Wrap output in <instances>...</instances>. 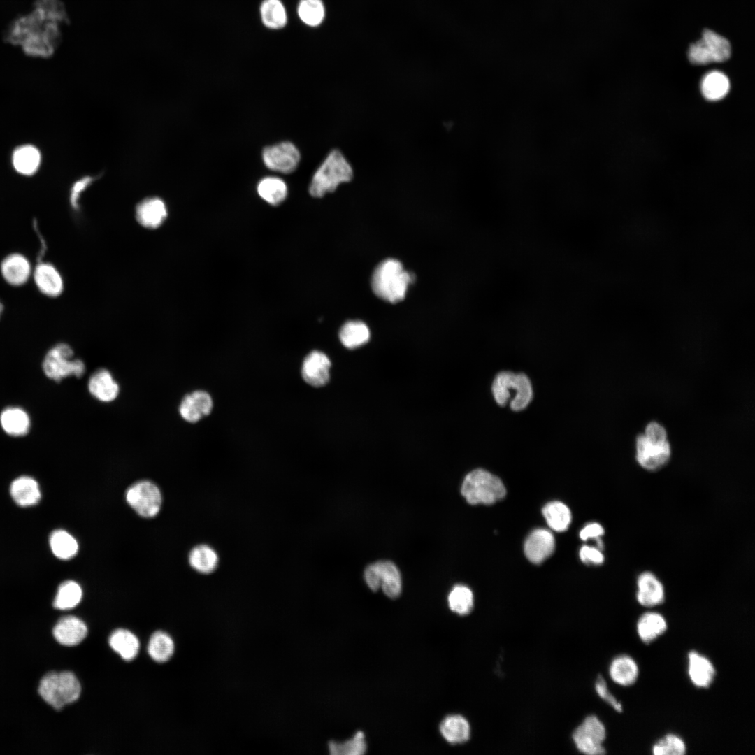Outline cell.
<instances>
[{
    "instance_id": "6da1fadb",
    "label": "cell",
    "mask_w": 755,
    "mask_h": 755,
    "mask_svg": "<svg viewBox=\"0 0 755 755\" xmlns=\"http://www.w3.org/2000/svg\"><path fill=\"white\" fill-rule=\"evenodd\" d=\"M62 24L49 18L34 7L28 14L17 17L7 28L6 40L21 47L29 56L49 57L62 41Z\"/></svg>"
},
{
    "instance_id": "7a4b0ae2",
    "label": "cell",
    "mask_w": 755,
    "mask_h": 755,
    "mask_svg": "<svg viewBox=\"0 0 755 755\" xmlns=\"http://www.w3.org/2000/svg\"><path fill=\"white\" fill-rule=\"evenodd\" d=\"M354 178V169L343 153L331 150L314 173L309 185L310 194L321 198L334 192L340 185L348 183Z\"/></svg>"
},
{
    "instance_id": "3957f363",
    "label": "cell",
    "mask_w": 755,
    "mask_h": 755,
    "mask_svg": "<svg viewBox=\"0 0 755 755\" xmlns=\"http://www.w3.org/2000/svg\"><path fill=\"white\" fill-rule=\"evenodd\" d=\"M413 280V275L404 270L399 261L388 259L375 268L371 287L378 297L396 303L404 299L408 285Z\"/></svg>"
},
{
    "instance_id": "277c9868",
    "label": "cell",
    "mask_w": 755,
    "mask_h": 755,
    "mask_svg": "<svg viewBox=\"0 0 755 755\" xmlns=\"http://www.w3.org/2000/svg\"><path fill=\"white\" fill-rule=\"evenodd\" d=\"M492 394L501 406L510 404L514 411L525 409L533 398V389L529 378L524 373L501 371L492 383Z\"/></svg>"
},
{
    "instance_id": "5b68a950",
    "label": "cell",
    "mask_w": 755,
    "mask_h": 755,
    "mask_svg": "<svg viewBox=\"0 0 755 755\" xmlns=\"http://www.w3.org/2000/svg\"><path fill=\"white\" fill-rule=\"evenodd\" d=\"M461 492L470 504L489 505L503 498L506 489L497 476L483 469H475L465 477Z\"/></svg>"
},
{
    "instance_id": "8992f818",
    "label": "cell",
    "mask_w": 755,
    "mask_h": 755,
    "mask_svg": "<svg viewBox=\"0 0 755 755\" xmlns=\"http://www.w3.org/2000/svg\"><path fill=\"white\" fill-rule=\"evenodd\" d=\"M38 692L47 703L59 710L78 699L81 686L71 672H52L41 680Z\"/></svg>"
},
{
    "instance_id": "52a82bcc",
    "label": "cell",
    "mask_w": 755,
    "mask_h": 755,
    "mask_svg": "<svg viewBox=\"0 0 755 755\" xmlns=\"http://www.w3.org/2000/svg\"><path fill=\"white\" fill-rule=\"evenodd\" d=\"M73 350L66 343H58L47 352L43 362L45 375L57 382L75 376L82 377L86 370L82 360L73 358Z\"/></svg>"
},
{
    "instance_id": "ba28073f",
    "label": "cell",
    "mask_w": 755,
    "mask_h": 755,
    "mask_svg": "<svg viewBox=\"0 0 755 755\" xmlns=\"http://www.w3.org/2000/svg\"><path fill=\"white\" fill-rule=\"evenodd\" d=\"M731 52L729 41L710 29H705L701 38L689 49V61L694 64H707L727 60Z\"/></svg>"
},
{
    "instance_id": "9c48e42d",
    "label": "cell",
    "mask_w": 755,
    "mask_h": 755,
    "mask_svg": "<svg viewBox=\"0 0 755 755\" xmlns=\"http://www.w3.org/2000/svg\"><path fill=\"white\" fill-rule=\"evenodd\" d=\"M127 503L143 517L156 516L162 502L161 491L158 487L148 480H141L131 485L125 493Z\"/></svg>"
},
{
    "instance_id": "30bf717a",
    "label": "cell",
    "mask_w": 755,
    "mask_h": 755,
    "mask_svg": "<svg viewBox=\"0 0 755 755\" xmlns=\"http://www.w3.org/2000/svg\"><path fill=\"white\" fill-rule=\"evenodd\" d=\"M364 579L372 591H375L381 587L384 594L391 598H397L401 592L400 572L389 561H380L369 565L364 571Z\"/></svg>"
},
{
    "instance_id": "8fae6325",
    "label": "cell",
    "mask_w": 755,
    "mask_h": 755,
    "mask_svg": "<svg viewBox=\"0 0 755 755\" xmlns=\"http://www.w3.org/2000/svg\"><path fill=\"white\" fill-rule=\"evenodd\" d=\"M605 737V726L595 715L587 717L573 733L577 749L587 755L605 754V749L602 745Z\"/></svg>"
},
{
    "instance_id": "7c38bea8",
    "label": "cell",
    "mask_w": 755,
    "mask_h": 755,
    "mask_svg": "<svg viewBox=\"0 0 755 755\" xmlns=\"http://www.w3.org/2000/svg\"><path fill=\"white\" fill-rule=\"evenodd\" d=\"M635 458L638 464L649 471H656L668 463L671 456L668 440L659 441L651 439L643 433L636 438Z\"/></svg>"
},
{
    "instance_id": "4fadbf2b",
    "label": "cell",
    "mask_w": 755,
    "mask_h": 755,
    "mask_svg": "<svg viewBox=\"0 0 755 755\" xmlns=\"http://www.w3.org/2000/svg\"><path fill=\"white\" fill-rule=\"evenodd\" d=\"M261 157L267 168L283 174L293 173L301 159L299 150L290 141H282L264 147Z\"/></svg>"
},
{
    "instance_id": "5bb4252c",
    "label": "cell",
    "mask_w": 755,
    "mask_h": 755,
    "mask_svg": "<svg viewBox=\"0 0 755 755\" xmlns=\"http://www.w3.org/2000/svg\"><path fill=\"white\" fill-rule=\"evenodd\" d=\"M331 365L330 359L324 353L314 350L309 353L303 361L302 378L310 386H324L330 379Z\"/></svg>"
},
{
    "instance_id": "9a60e30c",
    "label": "cell",
    "mask_w": 755,
    "mask_h": 755,
    "mask_svg": "<svg viewBox=\"0 0 755 755\" xmlns=\"http://www.w3.org/2000/svg\"><path fill=\"white\" fill-rule=\"evenodd\" d=\"M0 272L8 285L19 287L27 282L33 270L27 257L21 253L13 252L3 259L0 264Z\"/></svg>"
},
{
    "instance_id": "2e32d148",
    "label": "cell",
    "mask_w": 755,
    "mask_h": 755,
    "mask_svg": "<svg viewBox=\"0 0 755 755\" xmlns=\"http://www.w3.org/2000/svg\"><path fill=\"white\" fill-rule=\"evenodd\" d=\"M213 403L205 391L196 390L186 394L181 400L178 410L180 417L189 423H196L209 415Z\"/></svg>"
},
{
    "instance_id": "e0dca14e",
    "label": "cell",
    "mask_w": 755,
    "mask_h": 755,
    "mask_svg": "<svg viewBox=\"0 0 755 755\" xmlns=\"http://www.w3.org/2000/svg\"><path fill=\"white\" fill-rule=\"evenodd\" d=\"M32 275L37 289L43 295L55 298L62 294L64 286L63 278L52 264L39 261Z\"/></svg>"
},
{
    "instance_id": "ac0fdd59",
    "label": "cell",
    "mask_w": 755,
    "mask_h": 755,
    "mask_svg": "<svg viewBox=\"0 0 755 755\" xmlns=\"http://www.w3.org/2000/svg\"><path fill=\"white\" fill-rule=\"evenodd\" d=\"M167 216L168 209L165 202L157 196L144 199L138 203L135 210V217L138 224L148 229L159 228Z\"/></svg>"
},
{
    "instance_id": "d6986e66",
    "label": "cell",
    "mask_w": 755,
    "mask_h": 755,
    "mask_svg": "<svg viewBox=\"0 0 755 755\" xmlns=\"http://www.w3.org/2000/svg\"><path fill=\"white\" fill-rule=\"evenodd\" d=\"M87 388L90 395L102 403L113 402L120 393L117 382L106 368L97 369L91 375Z\"/></svg>"
},
{
    "instance_id": "ffe728a7",
    "label": "cell",
    "mask_w": 755,
    "mask_h": 755,
    "mask_svg": "<svg viewBox=\"0 0 755 755\" xmlns=\"http://www.w3.org/2000/svg\"><path fill=\"white\" fill-rule=\"evenodd\" d=\"M554 546L553 534L547 529L538 528L533 531L526 540L524 553L531 562L538 564L552 554Z\"/></svg>"
},
{
    "instance_id": "44dd1931",
    "label": "cell",
    "mask_w": 755,
    "mask_h": 755,
    "mask_svg": "<svg viewBox=\"0 0 755 755\" xmlns=\"http://www.w3.org/2000/svg\"><path fill=\"white\" fill-rule=\"evenodd\" d=\"M637 588V601L644 607H654L664 601V587L661 582L651 572L645 571L638 575Z\"/></svg>"
},
{
    "instance_id": "7402d4cb",
    "label": "cell",
    "mask_w": 755,
    "mask_h": 755,
    "mask_svg": "<svg viewBox=\"0 0 755 755\" xmlns=\"http://www.w3.org/2000/svg\"><path fill=\"white\" fill-rule=\"evenodd\" d=\"M56 640L66 646H74L82 642L87 634L85 624L74 616L62 618L53 628Z\"/></svg>"
},
{
    "instance_id": "603a6c76",
    "label": "cell",
    "mask_w": 755,
    "mask_h": 755,
    "mask_svg": "<svg viewBox=\"0 0 755 755\" xmlns=\"http://www.w3.org/2000/svg\"><path fill=\"white\" fill-rule=\"evenodd\" d=\"M688 675L697 687L707 688L712 683L716 670L712 662L696 651L688 654Z\"/></svg>"
},
{
    "instance_id": "cb8c5ba5",
    "label": "cell",
    "mask_w": 755,
    "mask_h": 755,
    "mask_svg": "<svg viewBox=\"0 0 755 755\" xmlns=\"http://www.w3.org/2000/svg\"><path fill=\"white\" fill-rule=\"evenodd\" d=\"M10 492L14 501L22 507L36 504L41 496L38 482L29 476H20L14 480Z\"/></svg>"
},
{
    "instance_id": "d4e9b609",
    "label": "cell",
    "mask_w": 755,
    "mask_h": 755,
    "mask_svg": "<svg viewBox=\"0 0 755 755\" xmlns=\"http://www.w3.org/2000/svg\"><path fill=\"white\" fill-rule=\"evenodd\" d=\"M609 674L614 682L621 686H628L636 682L639 669L632 657L623 654L612 660L610 666Z\"/></svg>"
},
{
    "instance_id": "484cf974",
    "label": "cell",
    "mask_w": 755,
    "mask_h": 755,
    "mask_svg": "<svg viewBox=\"0 0 755 755\" xmlns=\"http://www.w3.org/2000/svg\"><path fill=\"white\" fill-rule=\"evenodd\" d=\"M0 423L3 430L11 436L26 435L30 428V419L28 414L22 408L9 407L4 409L0 415Z\"/></svg>"
},
{
    "instance_id": "4316f807",
    "label": "cell",
    "mask_w": 755,
    "mask_h": 755,
    "mask_svg": "<svg viewBox=\"0 0 755 755\" xmlns=\"http://www.w3.org/2000/svg\"><path fill=\"white\" fill-rule=\"evenodd\" d=\"M440 732L448 742L459 744L463 743L469 739L470 727L465 717L459 714H453L446 717L441 721Z\"/></svg>"
},
{
    "instance_id": "83f0119b",
    "label": "cell",
    "mask_w": 755,
    "mask_h": 755,
    "mask_svg": "<svg viewBox=\"0 0 755 755\" xmlns=\"http://www.w3.org/2000/svg\"><path fill=\"white\" fill-rule=\"evenodd\" d=\"M667 629V622L663 615L658 612L644 613L637 623V632L640 640L650 643L661 635Z\"/></svg>"
},
{
    "instance_id": "f1b7e54d",
    "label": "cell",
    "mask_w": 755,
    "mask_h": 755,
    "mask_svg": "<svg viewBox=\"0 0 755 755\" xmlns=\"http://www.w3.org/2000/svg\"><path fill=\"white\" fill-rule=\"evenodd\" d=\"M109 645L126 661L134 659L139 650L137 637L128 630L117 629L109 638Z\"/></svg>"
},
{
    "instance_id": "f546056e",
    "label": "cell",
    "mask_w": 755,
    "mask_h": 755,
    "mask_svg": "<svg viewBox=\"0 0 755 755\" xmlns=\"http://www.w3.org/2000/svg\"><path fill=\"white\" fill-rule=\"evenodd\" d=\"M257 190L259 196L272 206L279 205L287 195L285 182L274 176H268L260 180Z\"/></svg>"
},
{
    "instance_id": "4dcf8cb0",
    "label": "cell",
    "mask_w": 755,
    "mask_h": 755,
    "mask_svg": "<svg viewBox=\"0 0 755 755\" xmlns=\"http://www.w3.org/2000/svg\"><path fill=\"white\" fill-rule=\"evenodd\" d=\"M700 88L705 99L710 101H717L727 94L730 89V82L724 73L718 71H713L703 77Z\"/></svg>"
},
{
    "instance_id": "1f68e13d",
    "label": "cell",
    "mask_w": 755,
    "mask_h": 755,
    "mask_svg": "<svg viewBox=\"0 0 755 755\" xmlns=\"http://www.w3.org/2000/svg\"><path fill=\"white\" fill-rule=\"evenodd\" d=\"M41 154L34 146L26 145L17 148L13 154L15 169L23 175H31L39 167Z\"/></svg>"
},
{
    "instance_id": "d6a6232c",
    "label": "cell",
    "mask_w": 755,
    "mask_h": 755,
    "mask_svg": "<svg viewBox=\"0 0 755 755\" xmlns=\"http://www.w3.org/2000/svg\"><path fill=\"white\" fill-rule=\"evenodd\" d=\"M49 542L53 554L59 559H70L78 551L77 540L69 533L62 529H57L52 532Z\"/></svg>"
},
{
    "instance_id": "836d02e7",
    "label": "cell",
    "mask_w": 755,
    "mask_h": 755,
    "mask_svg": "<svg viewBox=\"0 0 755 755\" xmlns=\"http://www.w3.org/2000/svg\"><path fill=\"white\" fill-rule=\"evenodd\" d=\"M217 552L206 545H199L194 547L189 554L190 566L196 571L208 574L214 571L218 565Z\"/></svg>"
},
{
    "instance_id": "e575fe53",
    "label": "cell",
    "mask_w": 755,
    "mask_h": 755,
    "mask_svg": "<svg viewBox=\"0 0 755 755\" xmlns=\"http://www.w3.org/2000/svg\"><path fill=\"white\" fill-rule=\"evenodd\" d=\"M260 16L264 26L271 29H282L287 22V11L280 0H264Z\"/></svg>"
},
{
    "instance_id": "d590c367",
    "label": "cell",
    "mask_w": 755,
    "mask_h": 755,
    "mask_svg": "<svg viewBox=\"0 0 755 755\" xmlns=\"http://www.w3.org/2000/svg\"><path fill=\"white\" fill-rule=\"evenodd\" d=\"M339 338L342 344L350 349L363 345L370 338L368 327L362 322L350 321L340 329Z\"/></svg>"
},
{
    "instance_id": "8d00e7d4",
    "label": "cell",
    "mask_w": 755,
    "mask_h": 755,
    "mask_svg": "<svg viewBox=\"0 0 755 755\" xmlns=\"http://www.w3.org/2000/svg\"><path fill=\"white\" fill-rule=\"evenodd\" d=\"M542 514L549 527L556 531H566L571 522L569 508L559 501L546 504L542 508Z\"/></svg>"
},
{
    "instance_id": "74e56055",
    "label": "cell",
    "mask_w": 755,
    "mask_h": 755,
    "mask_svg": "<svg viewBox=\"0 0 755 755\" xmlns=\"http://www.w3.org/2000/svg\"><path fill=\"white\" fill-rule=\"evenodd\" d=\"M82 596V591L79 584L73 580H67L59 585L53 605L59 610L72 609L80 603Z\"/></svg>"
},
{
    "instance_id": "f35d334b",
    "label": "cell",
    "mask_w": 755,
    "mask_h": 755,
    "mask_svg": "<svg viewBox=\"0 0 755 755\" xmlns=\"http://www.w3.org/2000/svg\"><path fill=\"white\" fill-rule=\"evenodd\" d=\"M325 6L322 0H300L297 7L299 17L307 26L316 27L325 17Z\"/></svg>"
},
{
    "instance_id": "ab89813d",
    "label": "cell",
    "mask_w": 755,
    "mask_h": 755,
    "mask_svg": "<svg viewBox=\"0 0 755 755\" xmlns=\"http://www.w3.org/2000/svg\"><path fill=\"white\" fill-rule=\"evenodd\" d=\"M174 644L171 638L162 631L155 632L150 638L148 652L152 659L165 662L173 655Z\"/></svg>"
},
{
    "instance_id": "60d3db41",
    "label": "cell",
    "mask_w": 755,
    "mask_h": 755,
    "mask_svg": "<svg viewBox=\"0 0 755 755\" xmlns=\"http://www.w3.org/2000/svg\"><path fill=\"white\" fill-rule=\"evenodd\" d=\"M448 605L450 610L458 614H469L473 607L471 590L463 585L455 586L448 596Z\"/></svg>"
},
{
    "instance_id": "b9f144b4",
    "label": "cell",
    "mask_w": 755,
    "mask_h": 755,
    "mask_svg": "<svg viewBox=\"0 0 755 755\" xmlns=\"http://www.w3.org/2000/svg\"><path fill=\"white\" fill-rule=\"evenodd\" d=\"M686 749L683 740L677 735L670 733L657 741L652 751L654 755H683Z\"/></svg>"
},
{
    "instance_id": "7bdbcfd3",
    "label": "cell",
    "mask_w": 755,
    "mask_h": 755,
    "mask_svg": "<svg viewBox=\"0 0 755 755\" xmlns=\"http://www.w3.org/2000/svg\"><path fill=\"white\" fill-rule=\"evenodd\" d=\"M34 7L62 24L69 22L66 10L60 0H36Z\"/></svg>"
},
{
    "instance_id": "ee69618b",
    "label": "cell",
    "mask_w": 755,
    "mask_h": 755,
    "mask_svg": "<svg viewBox=\"0 0 755 755\" xmlns=\"http://www.w3.org/2000/svg\"><path fill=\"white\" fill-rule=\"evenodd\" d=\"M331 749L334 754L346 755H361L366 750L364 733L357 731L353 738L342 744L331 745Z\"/></svg>"
},
{
    "instance_id": "f6af8a7d",
    "label": "cell",
    "mask_w": 755,
    "mask_h": 755,
    "mask_svg": "<svg viewBox=\"0 0 755 755\" xmlns=\"http://www.w3.org/2000/svg\"><path fill=\"white\" fill-rule=\"evenodd\" d=\"M595 689L600 698L606 701L616 711L621 712L622 705L618 702L616 698L608 691L605 680L599 675L595 683Z\"/></svg>"
},
{
    "instance_id": "bcb514c9",
    "label": "cell",
    "mask_w": 755,
    "mask_h": 755,
    "mask_svg": "<svg viewBox=\"0 0 755 755\" xmlns=\"http://www.w3.org/2000/svg\"><path fill=\"white\" fill-rule=\"evenodd\" d=\"M580 557L584 563L594 565L602 564L605 559L601 549L588 545H584L580 549Z\"/></svg>"
},
{
    "instance_id": "7dc6e473",
    "label": "cell",
    "mask_w": 755,
    "mask_h": 755,
    "mask_svg": "<svg viewBox=\"0 0 755 755\" xmlns=\"http://www.w3.org/2000/svg\"><path fill=\"white\" fill-rule=\"evenodd\" d=\"M94 178L92 176H85L73 184L70 194V202L73 209L78 208V201L81 194L92 183Z\"/></svg>"
},
{
    "instance_id": "c3c4849f",
    "label": "cell",
    "mask_w": 755,
    "mask_h": 755,
    "mask_svg": "<svg viewBox=\"0 0 755 755\" xmlns=\"http://www.w3.org/2000/svg\"><path fill=\"white\" fill-rule=\"evenodd\" d=\"M605 533L604 528L598 523H591L586 525L580 531V536L583 540L594 539L595 541L600 540V537Z\"/></svg>"
},
{
    "instance_id": "681fc988",
    "label": "cell",
    "mask_w": 755,
    "mask_h": 755,
    "mask_svg": "<svg viewBox=\"0 0 755 755\" xmlns=\"http://www.w3.org/2000/svg\"><path fill=\"white\" fill-rule=\"evenodd\" d=\"M3 312V305L2 303L0 301V318H1Z\"/></svg>"
}]
</instances>
